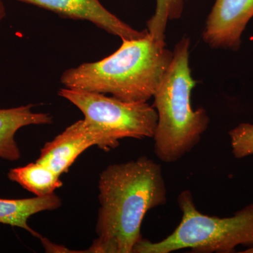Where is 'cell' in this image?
<instances>
[{
  "instance_id": "cell-6",
  "label": "cell",
  "mask_w": 253,
  "mask_h": 253,
  "mask_svg": "<svg viewBox=\"0 0 253 253\" xmlns=\"http://www.w3.org/2000/svg\"><path fill=\"white\" fill-rule=\"evenodd\" d=\"M119 145V140L86 122L84 119L68 126L42 148L37 162L47 166L61 176L67 172L80 155L92 146L107 151Z\"/></svg>"
},
{
  "instance_id": "cell-13",
  "label": "cell",
  "mask_w": 253,
  "mask_h": 253,
  "mask_svg": "<svg viewBox=\"0 0 253 253\" xmlns=\"http://www.w3.org/2000/svg\"><path fill=\"white\" fill-rule=\"evenodd\" d=\"M229 134L234 157L240 159L253 155V125L241 123Z\"/></svg>"
},
{
  "instance_id": "cell-3",
  "label": "cell",
  "mask_w": 253,
  "mask_h": 253,
  "mask_svg": "<svg viewBox=\"0 0 253 253\" xmlns=\"http://www.w3.org/2000/svg\"><path fill=\"white\" fill-rule=\"evenodd\" d=\"M189 46L187 38L174 46L170 65L153 96L158 114L154 152L166 163H175L191 152L209 126L206 110L194 111L191 106L196 82L189 67Z\"/></svg>"
},
{
  "instance_id": "cell-12",
  "label": "cell",
  "mask_w": 253,
  "mask_h": 253,
  "mask_svg": "<svg viewBox=\"0 0 253 253\" xmlns=\"http://www.w3.org/2000/svg\"><path fill=\"white\" fill-rule=\"evenodd\" d=\"M189 0H156L154 14L147 21V31L160 42H166V27L169 21L179 19Z\"/></svg>"
},
{
  "instance_id": "cell-5",
  "label": "cell",
  "mask_w": 253,
  "mask_h": 253,
  "mask_svg": "<svg viewBox=\"0 0 253 253\" xmlns=\"http://www.w3.org/2000/svg\"><path fill=\"white\" fill-rule=\"evenodd\" d=\"M58 94L81 110L86 122L118 140L154 138L158 114L147 102H127L101 93L65 86Z\"/></svg>"
},
{
  "instance_id": "cell-9",
  "label": "cell",
  "mask_w": 253,
  "mask_h": 253,
  "mask_svg": "<svg viewBox=\"0 0 253 253\" xmlns=\"http://www.w3.org/2000/svg\"><path fill=\"white\" fill-rule=\"evenodd\" d=\"M34 105L28 104L10 109L0 108V158L9 161H18L21 151L15 139L21 128L33 125L52 123L48 113L33 112Z\"/></svg>"
},
{
  "instance_id": "cell-15",
  "label": "cell",
  "mask_w": 253,
  "mask_h": 253,
  "mask_svg": "<svg viewBox=\"0 0 253 253\" xmlns=\"http://www.w3.org/2000/svg\"><path fill=\"white\" fill-rule=\"evenodd\" d=\"M243 253H253V246H251L249 249L246 250V251Z\"/></svg>"
},
{
  "instance_id": "cell-1",
  "label": "cell",
  "mask_w": 253,
  "mask_h": 253,
  "mask_svg": "<svg viewBox=\"0 0 253 253\" xmlns=\"http://www.w3.org/2000/svg\"><path fill=\"white\" fill-rule=\"evenodd\" d=\"M162 168L146 156L108 166L100 174L97 237L88 253H132L150 210L167 204Z\"/></svg>"
},
{
  "instance_id": "cell-4",
  "label": "cell",
  "mask_w": 253,
  "mask_h": 253,
  "mask_svg": "<svg viewBox=\"0 0 253 253\" xmlns=\"http://www.w3.org/2000/svg\"><path fill=\"white\" fill-rule=\"evenodd\" d=\"M177 201L182 217L175 230L159 242L141 239L132 253H170L188 249L193 253H230L239 246H253V204L234 216L221 218L200 212L189 190L180 193Z\"/></svg>"
},
{
  "instance_id": "cell-8",
  "label": "cell",
  "mask_w": 253,
  "mask_h": 253,
  "mask_svg": "<svg viewBox=\"0 0 253 253\" xmlns=\"http://www.w3.org/2000/svg\"><path fill=\"white\" fill-rule=\"evenodd\" d=\"M53 11L56 14L71 18L84 20L108 32L121 40H136L143 38L147 30L139 31L123 22L108 11L99 0H18Z\"/></svg>"
},
{
  "instance_id": "cell-14",
  "label": "cell",
  "mask_w": 253,
  "mask_h": 253,
  "mask_svg": "<svg viewBox=\"0 0 253 253\" xmlns=\"http://www.w3.org/2000/svg\"><path fill=\"white\" fill-rule=\"evenodd\" d=\"M6 8H5L4 3L2 2L1 0H0V23L4 19V18L6 17Z\"/></svg>"
},
{
  "instance_id": "cell-10",
  "label": "cell",
  "mask_w": 253,
  "mask_h": 253,
  "mask_svg": "<svg viewBox=\"0 0 253 253\" xmlns=\"http://www.w3.org/2000/svg\"><path fill=\"white\" fill-rule=\"evenodd\" d=\"M61 204V199L55 193L31 199H0V224L25 229L41 239L42 236L28 225V219L37 213L58 209Z\"/></svg>"
},
{
  "instance_id": "cell-7",
  "label": "cell",
  "mask_w": 253,
  "mask_h": 253,
  "mask_svg": "<svg viewBox=\"0 0 253 253\" xmlns=\"http://www.w3.org/2000/svg\"><path fill=\"white\" fill-rule=\"evenodd\" d=\"M253 17V0H216L208 16L203 39L214 49L236 51Z\"/></svg>"
},
{
  "instance_id": "cell-2",
  "label": "cell",
  "mask_w": 253,
  "mask_h": 253,
  "mask_svg": "<svg viewBox=\"0 0 253 253\" xmlns=\"http://www.w3.org/2000/svg\"><path fill=\"white\" fill-rule=\"evenodd\" d=\"M172 56L166 42L156 41L148 32L139 39L122 40L119 49L104 59L66 70L61 83L65 87L111 94L127 102H147Z\"/></svg>"
},
{
  "instance_id": "cell-11",
  "label": "cell",
  "mask_w": 253,
  "mask_h": 253,
  "mask_svg": "<svg viewBox=\"0 0 253 253\" xmlns=\"http://www.w3.org/2000/svg\"><path fill=\"white\" fill-rule=\"evenodd\" d=\"M60 176L44 165L36 161L22 167L12 168L8 172L10 180L17 183L36 196H49L63 186Z\"/></svg>"
}]
</instances>
